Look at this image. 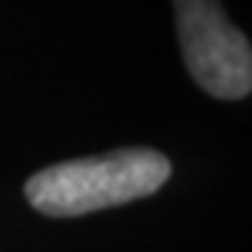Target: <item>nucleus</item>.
<instances>
[{
  "instance_id": "1",
  "label": "nucleus",
  "mask_w": 252,
  "mask_h": 252,
  "mask_svg": "<svg viewBox=\"0 0 252 252\" xmlns=\"http://www.w3.org/2000/svg\"><path fill=\"white\" fill-rule=\"evenodd\" d=\"M171 174L168 157L152 149H118L87 160L56 162L26 182V196L45 216H84L152 196Z\"/></svg>"
},
{
  "instance_id": "2",
  "label": "nucleus",
  "mask_w": 252,
  "mask_h": 252,
  "mask_svg": "<svg viewBox=\"0 0 252 252\" xmlns=\"http://www.w3.org/2000/svg\"><path fill=\"white\" fill-rule=\"evenodd\" d=\"M182 56L199 87L216 98L250 95L252 48L219 0H174Z\"/></svg>"
}]
</instances>
